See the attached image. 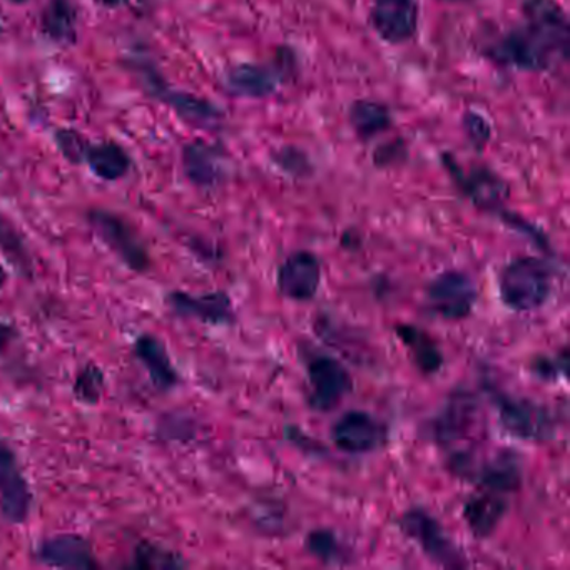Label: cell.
<instances>
[{
	"label": "cell",
	"instance_id": "6",
	"mask_svg": "<svg viewBox=\"0 0 570 570\" xmlns=\"http://www.w3.org/2000/svg\"><path fill=\"white\" fill-rule=\"evenodd\" d=\"M136 68L139 69L141 81H143V86L146 87V93L154 100L173 107V111L185 123L198 127H208L219 120L218 107L213 106L211 103L201 100V97L195 96V94L172 90L153 65L137 64Z\"/></svg>",
	"mask_w": 570,
	"mask_h": 570
},
{
	"label": "cell",
	"instance_id": "10",
	"mask_svg": "<svg viewBox=\"0 0 570 570\" xmlns=\"http://www.w3.org/2000/svg\"><path fill=\"white\" fill-rule=\"evenodd\" d=\"M333 444L352 455L379 450L386 441V428L366 412H346L332 431Z\"/></svg>",
	"mask_w": 570,
	"mask_h": 570
},
{
	"label": "cell",
	"instance_id": "9",
	"mask_svg": "<svg viewBox=\"0 0 570 570\" xmlns=\"http://www.w3.org/2000/svg\"><path fill=\"white\" fill-rule=\"evenodd\" d=\"M310 382V403L314 411L329 412L339 405L353 388L349 370L332 356L318 355L308 362Z\"/></svg>",
	"mask_w": 570,
	"mask_h": 570
},
{
	"label": "cell",
	"instance_id": "16",
	"mask_svg": "<svg viewBox=\"0 0 570 570\" xmlns=\"http://www.w3.org/2000/svg\"><path fill=\"white\" fill-rule=\"evenodd\" d=\"M475 398L467 392H457L448 398L441 414L431 424L432 435L438 444L460 441L474 425Z\"/></svg>",
	"mask_w": 570,
	"mask_h": 570
},
{
	"label": "cell",
	"instance_id": "12",
	"mask_svg": "<svg viewBox=\"0 0 570 570\" xmlns=\"http://www.w3.org/2000/svg\"><path fill=\"white\" fill-rule=\"evenodd\" d=\"M321 284V263L310 251H297L278 270V290L291 301H310Z\"/></svg>",
	"mask_w": 570,
	"mask_h": 570
},
{
	"label": "cell",
	"instance_id": "31",
	"mask_svg": "<svg viewBox=\"0 0 570 570\" xmlns=\"http://www.w3.org/2000/svg\"><path fill=\"white\" fill-rule=\"evenodd\" d=\"M470 120L467 121L468 126V133H470V136L474 137V139L481 141V143H485V141H488V136H490V131H480V129H487V121L481 120L480 116H475V114H471Z\"/></svg>",
	"mask_w": 570,
	"mask_h": 570
},
{
	"label": "cell",
	"instance_id": "28",
	"mask_svg": "<svg viewBox=\"0 0 570 570\" xmlns=\"http://www.w3.org/2000/svg\"><path fill=\"white\" fill-rule=\"evenodd\" d=\"M54 143L58 146L59 153L72 163V165H84V157H86L87 149L91 143L84 137V134L69 127L55 131Z\"/></svg>",
	"mask_w": 570,
	"mask_h": 570
},
{
	"label": "cell",
	"instance_id": "13",
	"mask_svg": "<svg viewBox=\"0 0 570 570\" xmlns=\"http://www.w3.org/2000/svg\"><path fill=\"white\" fill-rule=\"evenodd\" d=\"M35 557L39 562L55 569L84 570L97 567L90 540L77 533H58V536L48 537L39 543Z\"/></svg>",
	"mask_w": 570,
	"mask_h": 570
},
{
	"label": "cell",
	"instance_id": "3",
	"mask_svg": "<svg viewBox=\"0 0 570 570\" xmlns=\"http://www.w3.org/2000/svg\"><path fill=\"white\" fill-rule=\"evenodd\" d=\"M87 221L97 238L117 255L129 270L146 273L151 267L149 251L136 229L116 213L94 208L87 213Z\"/></svg>",
	"mask_w": 570,
	"mask_h": 570
},
{
	"label": "cell",
	"instance_id": "27",
	"mask_svg": "<svg viewBox=\"0 0 570 570\" xmlns=\"http://www.w3.org/2000/svg\"><path fill=\"white\" fill-rule=\"evenodd\" d=\"M185 566L182 557L156 543L141 542L134 550L133 567L137 569H179Z\"/></svg>",
	"mask_w": 570,
	"mask_h": 570
},
{
	"label": "cell",
	"instance_id": "14",
	"mask_svg": "<svg viewBox=\"0 0 570 570\" xmlns=\"http://www.w3.org/2000/svg\"><path fill=\"white\" fill-rule=\"evenodd\" d=\"M445 166L454 176L455 183L460 186L462 191L480 208L497 209L506 201L509 188L490 169L477 166L464 172L452 157H445Z\"/></svg>",
	"mask_w": 570,
	"mask_h": 570
},
{
	"label": "cell",
	"instance_id": "15",
	"mask_svg": "<svg viewBox=\"0 0 570 570\" xmlns=\"http://www.w3.org/2000/svg\"><path fill=\"white\" fill-rule=\"evenodd\" d=\"M168 304L176 314L208 324H229L235 320L231 300L222 291L206 294H189L173 291L168 294Z\"/></svg>",
	"mask_w": 570,
	"mask_h": 570
},
{
	"label": "cell",
	"instance_id": "17",
	"mask_svg": "<svg viewBox=\"0 0 570 570\" xmlns=\"http://www.w3.org/2000/svg\"><path fill=\"white\" fill-rule=\"evenodd\" d=\"M134 356L149 373L151 382L160 392H169L178 385L179 376L173 365L165 343L151 333H144L134 342Z\"/></svg>",
	"mask_w": 570,
	"mask_h": 570
},
{
	"label": "cell",
	"instance_id": "36",
	"mask_svg": "<svg viewBox=\"0 0 570 570\" xmlns=\"http://www.w3.org/2000/svg\"><path fill=\"white\" fill-rule=\"evenodd\" d=\"M447 2H468V0H447Z\"/></svg>",
	"mask_w": 570,
	"mask_h": 570
},
{
	"label": "cell",
	"instance_id": "1",
	"mask_svg": "<svg viewBox=\"0 0 570 570\" xmlns=\"http://www.w3.org/2000/svg\"><path fill=\"white\" fill-rule=\"evenodd\" d=\"M524 22L488 49V58L520 71H549L569 55V21L557 0H526Z\"/></svg>",
	"mask_w": 570,
	"mask_h": 570
},
{
	"label": "cell",
	"instance_id": "7",
	"mask_svg": "<svg viewBox=\"0 0 570 570\" xmlns=\"http://www.w3.org/2000/svg\"><path fill=\"white\" fill-rule=\"evenodd\" d=\"M400 529L406 537H411L421 549L435 562L447 567H462L460 552H458L450 537L445 533L444 527L425 509L406 510L398 520Z\"/></svg>",
	"mask_w": 570,
	"mask_h": 570
},
{
	"label": "cell",
	"instance_id": "8",
	"mask_svg": "<svg viewBox=\"0 0 570 570\" xmlns=\"http://www.w3.org/2000/svg\"><path fill=\"white\" fill-rule=\"evenodd\" d=\"M477 284L460 271H445L427 288L428 307L445 320H464L477 301Z\"/></svg>",
	"mask_w": 570,
	"mask_h": 570
},
{
	"label": "cell",
	"instance_id": "34",
	"mask_svg": "<svg viewBox=\"0 0 570 570\" xmlns=\"http://www.w3.org/2000/svg\"><path fill=\"white\" fill-rule=\"evenodd\" d=\"M9 274L8 270H6L4 265L0 263V290L6 287V283H8Z\"/></svg>",
	"mask_w": 570,
	"mask_h": 570
},
{
	"label": "cell",
	"instance_id": "21",
	"mask_svg": "<svg viewBox=\"0 0 570 570\" xmlns=\"http://www.w3.org/2000/svg\"><path fill=\"white\" fill-rule=\"evenodd\" d=\"M41 31L49 41L72 45L77 41V9L72 0H49L41 12Z\"/></svg>",
	"mask_w": 570,
	"mask_h": 570
},
{
	"label": "cell",
	"instance_id": "24",
	"mask_svg": "<svg viewBox=\"0 0 570 570\" xmlns=\"http://www.w3.org/2000/svg\"><path fill=\"white\" fill-rule=\"evenodd\" d=\"M395 333L402 340L403 345L411 350L412 359L425 375L441 372L442 365H444V356L427 333L422 332L414 324H400V327H396Z\"/></svg>",
	"mask_w": 570,
	"mask_h": 570
},
{
	"label": "cell",
	"instance_id": "2",
	"mask_svg": "<svg viewBox=\"0 0 570 570\" xmlns=\"http://www.w3.org/2000/svg\"><path fill=\"white\" fill-rule=\"evenodd\" d=\"M552 288V270L540 258H517L504 268L499 278L502 303L514 311H532L543 307Z\"/></svg>",
	"mask_w": 570,
	"mask_h": 570
},
{
	"label": "cell",
	"instance_id": "22",
	"mask_svg": "<svg viewBox=\"0 0 570 570\" xmlns=\"http://www.w3.org/2000/svg\"><path fill=\"white\" fill-rule=\"evenodd\" d=\"M183 168L186 176L193 185L209 188L216 185L219 176H221V166H219L218 153L215 147L203 141L186 144L183 149Z\"/></svg>",
	"mask_w": 570,
	"mask_h": 570
},
{
	"label": "cell",
	"instance_id": "26",
	"mask_svg": "<svg viewBox=\"0 0 570 570\" xmlns=\"http://www.w3.org/2000/svg\"><path fill=\"white\" fill-rule=\"evenodd\" d=\"M0 251L24 274H31L32 258L25 245L24 236L15 228L11 219L0 215Z\"/></svg>",
	"mask_w": 570,
	"mask_h": 570
},
{
	"label": "cell",
	"instance_id": "30",
	"mask_svg": "<svg viewBox=\"0 0 570 570\" xmlns=\"http://www.w3.org/2000/svg\"><path fill=\"white\" fill-rule=\"evenodd\" d=\"M307 549L311 556L327 563H336L343 559L342 547L332 530H313L308 536Z\"/></svg>",
	"mask_w": 570,
	"mask_h": 570
},
{
	"label": "cell",
	"instance_id": "5",
	"mask_svg": "<svg viewBox=\"0 0 570 570\" xmlns=\"http://www.w3.org/2000/svg\"><path fill=\"white\" fill-rule=\"evenodd\" d=\"M32 510L31 485L14 448L0 437V514L8 522L24 524Z\"/></svg>",
	"mask_w": 570,
	"mask_h": 570
},
{
	"label": "cell",
	"instance_id": "32",
	"mask_svg": "<svg viewBox=\"0 0 570 570\" xmlns=\"http://www.w3.org/2000/svg\"><path fill=\"white\" fill-rule=\"evenodd\" d=\"M15 336H18V332H15L14 327L4 323V321H0V355L12 345Z\"/></svg>",
	"mask_w": 570,
	"mask_h": 570
},
{
	"label": "cell",
	"instance_id": "35",
	"mask_svg": "<svg viewBox=\"0 0 570 570\" xmlns=\"http://www.w3.org/2000/svg\"><path fill=\"white\" fill-rule=\"evenodd\" d=\"M9 2H11V4L22 6V4H25V2H28V0H9Z\"/></svg>",
	"mask_w": 570,
	"mask_h": 570
},
{
	"label": "cell",
	"instance_id": "18",
	"mask_svg": "<svg viewBox=\"0 0 570 570\" xmlns=\"http://www.w3.org/2000/svg\"><path fill=\"white\" fill-rule=\"evenodd\" d=\"M474 477L481 487L493 490V493H514L522 480V470L517 455L510 452H502L490 460L485 462L480 468H471L467 478Z\"/></svg>",
	"mask_w": 570,
	"mask_h": 570
},
{
	"label": "cell",
	"instance_id": "20",
	"mask_svg": "<svg viewBox=\"0 0 570 570\" xmlns=\"http://www.w3.org/2000/svg\"><path fill=\"white\" fill-rule=\"evenodd\" d=\"M278 72L265 65L242 64L226 75V86L236 96L267 97L278 87Z\"/></svg>",
	"mask_w": 570,
	"mask_h": 570
},
{
	"label": "cell",
	"instance_id": "11",
	"mask_svg": "<svg viewBox=\"0 0 570 570\" xmlns=\"http://www.w3.org/2000/svg\"><path fill=\"white\" fill-rule=\"evenodd\" d=\"M370 21L376 34L388 44H403L418 28L417 0H375Z\"/></svg>",
	"mask_w": 570,
	"mask_h": 570
},
{
	"label": "cell",
	"instance_id": "37",
	"mask_svg": "<svg viewBox=\"0 0 570 570\" xmlns=\"http://www.w3.org/2000/svg\"><path fill=\"white\" fill-rule=\"evenodd\" d=\"M0 34H2V25H0Z\"/></svg>",
	"mask_w": 570,
	"mask_h": 570
},
{
	"label": "cell",
	"instance_id": "25",
	"mask_svg": "<svg viewBox=\"0 0 570 570\" xmlns=\"http://www.w3.org/2000/svg\"><path fill=\"white\" fill-rule=\"evenodd\" d=\"M350 123L360 137L369 139V137L379 136L383 131L388 129L392 117L383 104L373 103V101H356L350 110Z\"/></svg>",
	"mask_w": 570,
	"mask_h": 570
},
{
	"label": "cell",
	"instance_id": "4",
	"mask_svg": "<svg viewBox=\"0 0 570 570\" xmlns=\"http://www.w3.org/2000/svg\"><path fill=\"white\" fill-rule=\"evenodd\" d=\"M496 405L502 427L517 438L543 442L556 435V421L546 406L506 393H497Z\"/></svg>",
	"mask_w": 570,
	"mask_h": 570
},
{
	"label": "cell",
	"instance_id": "19",
	"mask_svg": "<svg viewBox=\"0 0 570 570\" xmlns=\"http://www.w3.org/2000/svg\"><path fill=\"white\" fill-rule=\"evenodd\" d=\"M84 165L91 169L94 176L103 182H120L129 173L133 166L129 153L121 144L114 141H103V143H91L84 157Z\"/></svg>",
	"mask_w": 570,
	"mask_h": 570
},
{
	"label": "cell",
	"instance_id": "33",
	"mask_svg": "<svg viewBox=\"0 0 570 570\" xmlns=\"http://www.w3.org/2000/svg\"><path fill=\"white\" fill-rule=\"evenodd\" d=\"M94 2L106 9H123L134 4V0H94Z\"/></svg>",
	"mask_w": 570,
	"mask_h": 570
},
{
	"label": "cell",
	"instance_id": "23",
	"mask_svg": "<svg viewBox=\"0 0 570 570\" xmlns=\"http://www.w3.org/2000/svg\"><path fill=\"white\" fill-rule=\"evenodd\" d=\"M506 512L507 500L499 493L490 490V494L468 500L464 517L475 536L488 537L497 529Z\"/></svg>",
	"mask_w": 570,
	"mask_h": 570
},
{
	"label": "cell",
	"instance_id": "29",
	"mask_svg": "<svg viewBox=\"0 0 570 570\" xmlns=\"http://www.w3.org/2000/svg\"><path fill=\"white\" fill-rule=\"evenodd\" d=\"M104 390V373L96 365L84 366L74 383V395L79 402L94 405L100 402Z\"/></svg>",
	"mask_w": 570,
	"mask_h": 570
}]
</instances>
